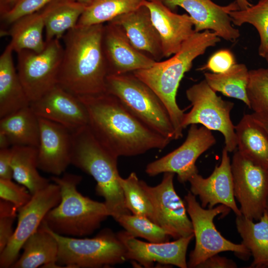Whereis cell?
Returning <instances> with one entry per match:
<instances>
[{
    "label": "cell",
    "instance_id": "1",
    "mask_svg": "<svg viewBox=\"0 0 268 268\" xmlns=\"http://www.w3.org/2000/svg\"><path fill=\"white\" fill-rule=\"evenodd\" d=\"M78 97L87 110L88 126L95 137L118 157L162 149L171 141L143 124L114 95L105 92Z\"/></svg>",
    "mask_w": 268,
    "mask_h": 268
},
{
    "label": "cell",
    "instance_id": "2",
    "mask_svg": "<svg viewBox=\"0 0 268 268\" xmlns=\"http://www.w3.org/2000/svg\"><path fill=\"white\" fill-rule=\"evenodd\" d=\"M104 24L76 26L63 37L57 84L78 96L106 92L108 68L102 46Z\"/></svg>",
    "mask_w": 268,
    "mask_h": 268
},
{
    "label": "cell",
    "instance_id": "3",
    "mask_svg": "<svg viewBox=\"0 0 268 268\" xmlns=\"http://www.w3.org/2000/svg\"><path fill=\"white\" fill-rule=\"evenodd\" d=\"M220 41V38L212 31L195 32L171 57L133 72L154 92L166 107L175 129L176 139L183 136L182 122L185 114L176 102L180 83L191 68L193 61Z\"/></svg>",
    "mask_w": 268,
    "mask_h": 268
},
{
    "label": "cell",
    "instance_id": "4",
    "mask_svg": "<svg viewBox=\"0 0 268 268\" xmlns=\"http://www.w3.org/2000/svg\"><path fill=\"white\" fill-rule=\"evenodd\" d=\"M71 134V164L96 181V194L104 198L109 216L116 220L121 215L130 214L119 181L118 157L97 140L88 125Z\"/></svg>",
    "mask_w": 268,
    "mask_h": 268
},
{
    "label": "cell",
    "instance_id": "5",
    "mask_svg": "<svg viewBox=\"0 0 268 268\" xmlns=\"http://www.w3.org/2000/svg\"><path fill=\"white\" fill-rule=\"evenodd\" d=\"M82 179L81 176L71 173L51 177L60 186L61 199L47 213L43 221L57 234L68 237L90 235L109 216L104 202L91 200L78 191Z\"/></svg>",
    "mask_w": 268,
    "mask_h": 268
},
{
    "label": "cell",
    "instance_id": "6",
    "mask_svg": "<svg viewBox=\"0 0 268 268\" xmlns=\"http://www.w3.org/2000/svg\"><path fill=\"white\" fill-rule=\"evenodd\" d=\"M106 92L117 97L149 128L171 140L176 139L166 107L154 92L133 72L108 75Z\"/></svg>",
    "mask_w": 268,
    "mask_h": 268
},
{
    "label": "cell",
    "instance_id": "7",
    "mask_svg": "<svg viewBox=\"0 0 268 268\" xmlns=\"http://www.w3.org/2000/svg\"><path fill=\"white\" fill-rule=\"evenodd\" d=\"M51 231L58 244L57 263L62 268H103L128 260L124 244L110 229H103L92 238H76Z\"/></svg>",
    "mask_w": 268,
    "mask_h": 268
},
{
    "label": "cell",
    "instance_id": "8",
    "mask_svg": "<svg viewBox=\"0 0 268 268\" xmlns=\"http://www.w3.org/2000/svg\"><path fill=\"white\" fill-rule=\"evenodd\" d=\"M188 214L191 220L196 244L191 252L188 267H197L208 258L222 252L231 251L238 257L247 260L251 256L249 250L242 243L235 244L226 239L216 229L214 217L219 214H227L231 209L220 204L206 209L196 200V196L189 192L185 196Z\"/></svg>",
    "mask_w": 268,
    "mask_h": 268
},
{
    "label": "cell",
    "instance_id": "9",
    "mask_svg": "<svg viewBox=\"0 0 268 268\" xmlns=\"http://www.w3.org/2000/svg\"><path fill=\"white\" fill-rule=\"evenodd\" d=\"M186 94L192 107L185 114L183 128L192 124H201L211 131H218L224 137V148L228 152L235 151L236 135L230 117L234 104L218 96L205 79L189 87Z\"/></svg>",
    "mask_w": 268,
    "mask_h": 268
},
{
    "label": "cell",
    "instance_id": "10",
    "mask_svg": "<svg viewBox=\"0 0 268 268\" xmlns=\"http://www.w3.org/2000/svg\"><path fill=\"white\" fill-rule=\"evenodd\" d=\"M16 53L17 72L31 102L57 84L64 46L60 40L54 39L40 53L22 50Z\"/></svg>",
    "mask_w": 268,
    "mask_h": 268
},
{
    "label": "cell",
    "instance_id": "11",
    "mask_svg": "<svg viewBox=\"0 0 268 268\" xmlns=\"http://www.w3.org/2000/svg\"><path fill=\"white\" fill-rule=\"evenodd\" d=\"M231 171L235 198L242 215L258 221L263 215L268 197V168L243 155L232 157Z\"/></svg>",
    "mask_w": 268,
    "mask_h": 268
},
{
    "label": "cell",
    "instance_id": "12",
    "mask_svg": "<svg viewBox=\"0 0 268 268\" xmlns=\"http://www.w3.org/2000/svg\"><path fill=\"white\" fill-rule=\"evenodd\" d=\"M60 186L50 183L32 195L30 201L18 210L17 226L7 245L0 253V268H11L18 259L26 240L39 228L47 213L60 202Z\"/></svg>",
    "mask_w": 268,
    "mask_h": 268
},
{
    "label": "cell",
    "instance_id": "13",
    "mask_svg": "<svg viewBox=\"0 0 268 268\" xmlns=\"http://www.w3.org/2000/svg\"><path fill=\"white\" fill-rule=\"evenodd\" d=\"M175 174L164 173L161 183L154 187L140 180V184L150 199L154 210L153 221L165 229L175 239L194 234L186 206L175 191Z\"/></svg>",
    "mask_w": 268,
    "mask_h": 268
},
{
    "label": "cell",
    "instance_id": "14",
    "mask_svg": "<svg viewBox=\"0 0 268 268\" xmlns=\"http://www.w3.org/2000/svg\"><path fill=\"white\" fill-rule=\"evenodd\" d=\"M216 143L211 130L197 124L190 125L185 141L164 156L149 163L145 172L150 176L171 172L177 175L181 183L188 182L198 173L196 162L198 158Z\"/></svg>",
    "mask_w": 268,
    "mask_h": 268
},
{
    "label": "cell",
    "instance_id": "15",
    "mask_svg": "<svg viewBox=\"0 0 268 268\" xmlns=\"http://www.w3.org/2000/svg\"><path fill=\"white\" fill-rule=\"evenodd\" d=\"M159 0L172 11L178 6L184 9L194 21L196 32L210 30L220 38L232 42L240 36L229 15L230 11L240 9L236 1L226 6H220L211 0Z\"/></svg>",
    "mask_w": 268,
    "mask_h": 268
},
{
    "label": "cell",
    "instance_id": "16",
    "mask_svg": "<svg viewBox=\"0 0 268 268\" xmlns=\"http://www.w3.org/2000/svg\"><path fill=\"white\" fill-rule=\"evenodd\" d=\"M30 107L39 118L60 124L71 132L88 124L87 110L78 97L57 84Z\"/></svg>",
    "mask_w": 268,
    "mask_h": 268
},
{
    "label": "cell",
    "instance_id": "17",
    "mask_svg": "<svg viewBox=\"0 0 268 268\" xmlns=\"http://www.w3.org/2000/svg\"><path fill=\"white\" fill-rule=\"evenodd\" d=\"M117 235L126 248L127 260L136 261L145 268L151 267L154 263L180 268L188 267L186 253L194 234L173 242L162 243L140 241L126 230L120 231Z\"/></svg>",
    "mask_w": 268,
    "mask_h": 268
},
{
    "label": "cell",
    "instance_id": "18",
    "mask_svg": "<svg viewBox=\"0 0 268 268\" xmlns=\"http://www.w3.org/2000/svg\"><path fill=\"white\" fill-rule=\"evenodd\" d=\"M102 46L108 75L132 73L150 67L156 62L137 50L123 29L112 22L104 24Z\"/></svg>",
    "mask_w": 268,
    "mask_h": 268
},
{
    "label": "cell",
    "instance_id": "19",
    "mask_svg": "<svg viewBox=\"0 0 268 268\" xmlns=\"http://www.w3.org/2000/svg\"><path fill=\"white\" fill-rule=\"evenodd\" d=\"M191 192L198 196L203 208H211L223 204L236 215H242L234 195L231 165L228 151L224 148L220 164L216 166L211 175L205 178L197 173L189 180Z\"/></svg>",
    "mask_w": 268,
    "mask_h": 268
},
{
    "label": "cell",
    "instance_id": "20",
    "mask_svg": "<svg viewBox=\"0 0 268 268\" xmlns=\"http://www.w3.org/2000/svg\"><path fill=\"white\" fill-rule=\"evenodd\" d=\"M38 167L44 172L60 176L71 164V132L65 127L39 117Z\"/></svg>",
    "mask_w": 268,
    "mask_h": 268
},
{
    "label": "cell",
    "instance_id": "21",
    "mask_svg": "<svg viewBox=\"0 0 268 268\" xmlns=\"http://www.w3.org/2000/svg\"><path fill=\"white\" fill-rule=\"evenodd\" d=\"M153 25L161 40L164 58H169L181 48L195 32L192 18L188 14L175 13L159 0H146Z\"/></svg>",
    "mask_w": 268,
    "mask_h": 268
},
{
    "label": "cell",
    "instance_id": "22",
    "mask_svg": "<svg viewBox=\"0 0 268 268\" xmlns=\"http://www.w3.org/2000/svg\"><path fill=\"white\" fill-rule=\"evenodd\" d=\"M109 22L121 26L133 45L142 53L156 62L164 58L159 34L145 5Z\"/></svg>",
    "mask_w": 268,
    "mask_h": 268
},
{
    "label": "cell",
    "instance_id": "23",
    "mask_svg": "<svg viewBox=\"0 0 268 268\" xmlns=\"http://www.w3.org/2000/svg\"><path fill=\"white\" fill-rule=\"evenodd\" d=\"M13 52L9 43L0 57V119L30 104L15 67Z\"/></svg>",
    "mask_w": 268,
    "mask_h": 268
},
{
    "label": "cell",
    "instance_id": "24",
    "mask_svg": "<svg viewBox=\"0 0 268 268\" xmlns=\"http://www.w3.org/2000/svg\"><path fill=\"white\" fill-rule=\"evenodd\" d=\"M23 253L11 268H44L57 263L58 244L43 220L38 229L25 242Z\"/></svg>",
    "mask_w": 268,
    "mask_h": 268
},
{
    "label": "cell",
    "instance_id": "25",
    "mask_svg": "<svg viewBox=\"0 0 268 268\" xmlns=\"http://www.w3.org/2000/svg\"><path fill=\"white\" fill-rule=\"evenodd\" d=\"M254 222L243 215H236V225L241 243L250 252L253 261L250 268H268V212L265 210Z\"/></svg>",
    "mask_w": 268,
    "mask_h": 268
},
{
    "label": "cell",
    "instance_id": "26",
    "mask_svg": "<svg viewBox=\"0 0 268 268\" xmlns=\"http://www.w3.org/2000/svg\"><path fill=\"white\" fill-rule=\"evenodd\" d=\"M238 150L268 168V134L251 114H245L235 126Z\"/></svg>",
    "mask_w": 268,
    "mask_h": 268
},
{
    "label": "cell",
    "instance_id": "27",
    "mask_svg": "<svg viewBox=\"0 0 268 268\" xmlns=\"http://www.w3.org/2000/svg\"><path fill=\"white\" fill-rule=\"evenodd\" d=\"M0 132L7 136L12 146L38 147L40 137L39 117L29 105L0 118Z\"/></svg>",
    "mask_w": 268,
    "mask_h": 268
},
{
    "label": "cell",
    "instance_id": "28",
    "mask_svg": "<svg viewBox=\"0 0 268 268\" xmlns=\"http://www.w3.org/2000/svg\"><path fill=\"white\" fill-rule=\"evenodd\" d=\"M86 5L73 0H54L44 8L46 42L60 40L76 26Z\"/></svg>",
    "mask_w": 268,
    "mask_h": 268
},
{
    "label": "cell",
    "instance_id": "29",
    "mask_svg": "<svg viewBox=\"0 0 268 268\" xmlns=\"http://www.w3.org/2000/svg\"><path fill=\"white\" fill-rule=\"evenodd\" d=\"M11 148L12 178L32 195L47 187L50 180L41 176L37 170V147L13 145Z\"/></svg>",
    "mask_w": 268,
    "mask_h": 268
},
{
    "label": "cell",
    "instance_id": "30",
    "mask_svg": "<svg viewBox=\"0 0 268 268\" xmlns=\"http://www.w3.org/2000/svg\"><path fill=\"white\" fill-rule=\"evenodd\" d=\"M44 8L12 24L8 34L11 38L9 44L13 51L30 50L40 53L45 49L46 42L43 37L45 18Z\"/></svg>",
    "mask_w": 268,
    "mask_h": 268
},
{
    "label": "cell",
    "instance_id": "31",
    "mask_svg": "<svg viewBox=\"0 0 268 268\" xmlns=\"http://www.w3.org/2000/svg\"><path fill=\"white\" fill-rule=\"evenodd\" d=\"M249 75V70L243 64H235L224 72L204 73L205 80L214 91L239 99L250 108L247 95Z\"/></svg>",
    "mask_w": 268,
    "mask_h": 268
},
{
    "label": "cell",
    "instance_id": "32",
    "mask_svg": "<svg viewBox=\"0 0 268 268\" xmlns=\"http://www.w3.org/2000/svg\"><path fill=\"white\" fill-rule=\"evenodd\" d=\"M146 0H91L86 5L77 25L104 24L116 17L133 11Z\"/></svg>",
    "mask_w": 268,
    "mask_h": 268
},
{
    "label": "cell",
    "instance_id": "33",
    "mask_svg": "<svg viewBox=\"0 0 268 268\" xmlns=\"http://www.w3.org/2000/svg\"><path fill=\"white\" fill-rule=\"evenodd\" d=\"M229 15L233 24L249 23L257 29L260 38L258 54L264 58L268 53V0H259L245 9L231 11Z\"/></svg>",
    "mask_w": 268,
    "mask_h": 268
},
{
    "label": "cell",
    "instance_id": "34",
    "mask_svg": "<svg viewBox=\"0 0 268 268\" xmlns=\"http://www.w3.org/2000/svg\"><path fill=\"white\" fill-rule=\"evenodd\" d=\"M119 181L128 209L133 214L146 217L153 221L154 210L152 202L136 174L132 172L126 179L120 176Z\"/></svg>",
    "mask_w": 268,
    "mask_h": 268
},
{
    "label": "cell",
    "instance_id": "35",
    "mask_svg": "<svg viewBox=\"0 0 268 268\" xmlns=\"http://www.w3.org/2000/svg\"><path fill=\"white\" fill-rule=\"evenodd\" d=\"M115 220L134 237L143 238L149 242H168L170 237L165 229L145 216L126 214Z\"/></svg>",
    "mask_w": 268,
    "mask_h": 268
},
{
    "label": "cell",
    "instance_id": "36",
    "mask_svg": "<svg viewBox=\"0 0 268 268\" xmlns=\"http://www.w3.org/2000/svg\"><path fill=\"white\" fill-rule=\"evenodd\" d=\"M247 95L250 108L268 116V78L266 68L249 70Z\"/></svg>",
    "mask_w": 268,
    "mask_h": 268
},
{
    "label": "cell",
    "instance_id": "37",
    "mask_svg": "<svg viewBox=\"0 0 268 268\" xmlns=\"http://www.w3.org/2000/svg\"><path fill=\"white\" fill-rule=\"evenodd\" d=\"M32 197L27 189L9 179L0 178V199L11 202L18 210L27 204Z\"/></svg>",
    "mask_w": 268,
    "mask_h": 268
},
{
    "label": "cell",
    "instance_id": "38",
    "mask_svg": "<svg viewBox=\"0 0 268 268\" xmlns=\"http://www.w3.org/2000/svg\"><path fill=\"white\" fill-rule=\"evenodd\" d=\"M54 0H17L13 6L1 15L2 20L12 24L18 19L37 12Z\"/></svg>",
    "mask_w": 268,
    "mask_h": 268
},
{
    "label": "cell",
    "instance_id": "39",
    "mask_svg": "<svg viewBox=\"0 0 268 268\" xmlns=\"http://www.w3.org/2000/svg\"><path fill=\"white\" fill-rule=\"evenodd\" d=\"M17 208L10 202L0 200V253L7 245L14 231L12 225L17 216Z\"/></svg>",
    "mask_w": 268,
    "mask_h": 268
},
{
    "label": "cell",
    "instance_id": "40",
    "mask_svg": "<svg viewBox=\"0 0 268 268\" xmlns=\"http://www.w3.org/2000/svg\"><path fill=\"white\" fill-rule=\"evenodd\" d=\"M236 63L233 54L229 50H220L214 53L207 63L198 70H208L214 73L226 71Z\"/></svg>",
    "mask_w": 268,
    "mask_h": 268
},
{
    "label": "cell",
    "instance_id": "41",
    "mask_svg": "<svg viewBox=\"0 0 268 268\" xmlns=\"http://www.w3.org/2000/svg\"><path fill=\"white\" fill-rule=\"evenodd\" d=\"M12 155L11 147L0 149V178L1 179L11 180L12 178Z\"/></svg>",
    "mask_w": 268,
    "mask_h": 268
},
{
    "label": "cell",
    "instance_id": "42",
    "mask_svg": "<svg viewBox=\"0 0 268 268\" xmlns=\"http://www.w3.org/2000/svg\"><path fill=\"white\" fill-rule=\"evenodd\" d=\"M197 268H237L236 264L232 260L221 257L218 254L213 255L202 263Z\"/></svg>",
    "mask_w": 268,
    "mask_h": 268
},
{
    "label": "cell",
    "instance_id": "43",
    "mask_svg": "<svg viewBox=\"0 0 268 268\" xmlns=\"http://www.w3.org/2000/svg\"><path fill=\"white\" fill-rule=\"evenodd\" d=\"M251 115L253 119L263 127L268 134V116L263 113L255 112Z\"/></svg>",
    "mask_w": 268,
    "mask_h": 268
},
{
    "label": "cell",
    "instance_id": "44",
    "mask_svg": "<svg viewBox=\"0 0 268 268\" xmlns=\"http://www.w3.org/2000/svg\"><path fill=\"white\" fill-rule=\"evenodd\" d=\"M17 0H0V14L4 12L11 8Z\"/></svg>",
    "mask_w": 268,
    "mask_h": 268
},
{
    "label": "cell",
    "instance_id": "45",
    "mask_svg": "<svg viewBox=\"0 0 268 268\" xmlns=\"http://www.w3.org/2000/svg\"><path fill=\"white\" fill-rule=\"evenodd\" d=\"M10 145L11 144L7 136L0 132V149L9 148Z\"/></svg>",
    "mask_w": 268,
    "mask_h": 268
},
{
    "label": "cell",
    "instance_id": "46",
    "mask_svg": "<svg viewBox=\"0 0 268 268\" xmlns=\"http://www.w3.org/2000/svg\"><path fill=\"white\" fill-rule=\"evenodd\" d=\"M240 9H245L251 6L252 4L248 0H236Z\"/></svg>",
    "mask_w": 268,
    "mask_h": 268
},
{
    "label": "cell",
    "instance_id": "47",
    "mask_svg": "<svg viewBox=\"0 0 268 268\" xmlns=\"http://www.w3.org/2000/svg\"><path fill=\"white\" fill-rule=\"evenodd\" d=\"M73 0L78 1L79 2L87 5L90 2L91 0Z\"/></svg>",
    "mask_w": 268,
    "mask_h": 268
},
{
    "label": "cell",
    "instance_id": "48",
    "mask_svg": "<svg viewBox=\"0 0 268 268\" xmlns=\"http://www.w3.org/2000/svg\"><path fill=\"white\" fill-rule=\"evenodd\" d=\"M266 210L268 212V197L267 200V202H266Z\"/></svg>",
    "mask_w": 268,
    "mask_h": 268
},
{
    "label": "cell",
    "instance_id": "49",
    "mask_svg": "<svg viewBox=\"0 0 268 268\" xmlns=\"http://www.w3.org/2000/svg\"><path fill=\"white\" fill-rule=\"evenodd\" d=\"M264 58L266 59L268 64V53L265 56Z\"/></svg>",
    "mask_w": 268,
    "mask_h": 268
},
{
    "label": "cell",
    "instance_id": "50",
    "mask_svg": "<svg viewBox=\"0 0 268 268\" xmlns=\"http://www.w3.org/2000/svg\"><path fill=\"white\" fill-rule=\"evenodd\" d=\"M266 73H267V77L268 78V68H266Z\"/></svg>",
    "mask_w": 268,
    "mask_h": 268
}]
</instances>
